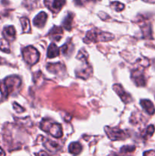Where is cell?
Instances as JSON below:
<instances>
[{"instance_id": "6da1fadb", "label": "cell", "mask_w": 155, "mask_h": 156, "mask_svg": "<svg viewBox=\"0 0 155 156\" xmlns=\"http://www.w3.org/2000/svg\"><path fill=\"white\" fill-rule=\"evenodd\" d=\"M21 80L16 76H9L0 82V91L3 97L7 98L12 92L18 89L21 86Z\"/></svg>"}, {"instance_id": "7a4b0ae2", "label": "cell", "mask_w": 155, "mask_h": 156, "mask_svg": "<svg viewBox=\"0 0 155 156\" xmlns=\"http://www.w3.org/2000/svg\"><path fill=\"white\" fill-rule=\"evenodd\" d=\"M88 53L86 52V50L82 49L79 51L78 54L77 56V59H78L79 60L82 61L84 62L83 65L81 66L79 69H78V71L76 72V76L78 78H81V79H88L90 77V76L92 73V68H91V65L88 63Z\"/></svg>"}, {"instance_id": "3957f363", "label": "cell", "mask_w": 155, "mask_h": 156, "mask_svg": "<svg viewBox=\"0 0 155 156\" xmlns=\"http://www.w3.org/2000/svg\"><path fill=\"white\" fill-rule=\"evenodd\" d=\"M113 38V35L109 33L100 31L99 30H91L87 32L84 41L87 44L91 42H106L112 41Z\"/></svg>"}, {"instance_id": "277c9868", "label": "cell", "mask_w": 155, "mask_h": 156, "mask_svg": "<svg viewBox=\"0 0 155 156\" xmlns=\"http://www.w3.org/2000/svg\"><path fill=\"white\" fill-rule=\"evenodd\" d=\"M40 128L45 132L49 133L55 138L59 139L62 136V128L59 123L49 121L44 119L40 123Z\"/></svg>"}, {"instance_id": "5b68a950", "label": "cell", "mask_w": 155, "mask_h": 156, "mask_svg": "<svg viewBox=\"0 0 155 156\" xmlns=\"http://www.w3.org/2000/svg\"><path fill=\"white\" fill-rule=\"evenodd\" d=\"M22 56L24 61L30 66L36 64L39 61L40 55L38 50L32 46L25 47L22 50Z\"/></svg>"}, {"instance_id": "8992f818", "label": "cell", "mask_w": 155, "mask_h": 156, "mask_svg": "<svg viewBox=\"0 0 155 156\" xmlns=\"http://www.w3.org/2000/svg\"><path fill=\"white\" fill-rule=\"evenodd\" d=\"M104 129L107 136L111 140H123L128 137L126 133L119 128L106 126Z\"/></svg>"}, {"instance_id": "52a82bcc", "label": "cell", "mask_w": 155, "mask_h": 156, "mask_svg": "<svg viewBox=\"0 0 155 156\" xmlns=\"http://www.w3.org/2000/svg\"><path fill=\"white\" fill-rule=\"evenodd\" d=\"M65 0H45L44 1L46 6L54 13L59 12L62 6L65 5Z\"/></svg>"}, {"instance_id": "ba28073f", "label": "cell", "mask_w": 155, "mask_h": 156, "mask_svg": "<svg viewBox=\"0 0 155 156\" xmlns=\"http://www.w3.org/2000/svg\"><path fill=\"white\" fill-rule=\"evenodd\" d=\"M113 90L115 91V92L118 94L120 97L121 100L122 101L125 103H129V101H132V98H131L130 94H128L124 89H123L122 86L121 85H113Z\"/></svg>"}, {"instance_id": "9c48e42d", "label": "cell", "mask_w": 155, "mask_h": 156, "mask_svg": "<svg viewBox=\"0 0 155 156\" xmlns=\"http://www.w3.org/2000/svg\"><path fill=\"white\" fill-rule=\"evenodd\" d=\"M132 78L135 85H138V86H144L146 85V80L144 73L140 71L139 69L134 70L132 72Z\"/></svg>"}, {"instance_id": "30bf717a", "label": "cell", "mask_w": 155, "mask_h": 156, "mask_svg": "<svg viewBox=\"0 0 155 156\" xmlns=\"http://www.w3.org/2000/svg\"><path fill=\"white\" fill-rule=\"evenodd\" d=\"M43 145L44 147L47 149L50 152H57L60 149V146H59V143H57L56 142L53 141V140H50V139H46L43 137Z\"/></svg>"}, {"instance_id": "8fae6325", "label": "cell", "mask_w": 155, "mask_h": 156, "mask_svg": "<svg viewBox=\"0 0 155 156\" xmlns=\"http://www.w3.org/2000/svg\"><path fill=\"white\" fill-rule=\"evenodd\" d=\"M47 20V15L46 12H41L33 19V25L37 27H43L45 25Z\"/></svg>"}, {"instance_id": "7c38bea8", "label": "cell", "mask_w": 155, "mask_h": 156, "mask_svg": "<svg viewBox=\"0 0 155 156\" xmlns=\"http://www.w3.org/2000/svg\"><path fill=\"white\" fill-rule=\"evenodd\" d=\"M4 37L6 41H12L15 39V36H16V31L13 26H8L5 27L3 30L2 32Z\"/></svg>"}, {"instance_id": "4fadbf2b", "label": "cell", "mask_w": 155, "mask_h": 156, "mask_svg": "<svg viewBox=\"0 0 155 156\" xmlns=\"http://www.w3.org/2000/svg\"><path fill=\"white\" fill-rule=\"evenodd\" d=\"M141 105L143 108H144V111L150 115H153L155 113V108L153 106V103H152L149 100H141Z\"/></svg>"}, {"instance_id": "5bb4252c", "label": "cell", "mask_w": 155, "mask_h": 156, "mask_svg": "<svg viewBox=\"0 0 155 156\" xmlns=\"http://www.w3.org/2000/svg\"><path fill=\"white\" fill-rule=\"evenodd\" d=\"M62 28L61 27H58V26H54L51 30L49 32L48 35L51 37L53 38V40L56 41H59L62 37Z\"/></svg>"}, {"instance_id": "9a60e30c", "label": "cell", "mask_w": 155, "mask_h": 156, "mask_svg": "<svg viewBox=\"0 0 155 156\" xmlns=\"http://www.w3.org/2000/svg\"><path fill=\"white\" fill-rule=\"evenodd\" d=\"M59 55V47L56 46V44H51L49 46L48 49H47V56L48 58H54L56 57Z\"/></svg>"}, {"instance_id": "2e32d148", "label": "cell", "mask_w": 155, "mask_h": 156, "mask_svg": "<svg viewBox=\"0 0 155 156\" xmlns=\"http://www.w3.org/2000/svg\"><path fill=\"white\" fill-rule=\"evenodd\" d=\"M46 69L50 73L57 74L59 72H62V70L64 69V66H62L59 62H58V63H50L47 65Z\"/></svg>"}, {"instance_id": "e0dca14e", "label": "cell", "mask_w": 155, "mask_h": 156, "mask_svg": "<svg viewBox=\"0 0 155 156\" xmlns=\"http://www.w3.org/2000/svg\"><path fill=\"white\" fill-rule=\"evenodd\" d=\"M68 151L72 155H76L80 153L82 151V146L79 143L74 142V143H71L69 145V146H68Z\"/></svg>"}, {"instance_id": "ac0fdd59", "label": "cell", "mask_w": 155, "mask_h": 156, "mask_svg": "<svg viewBox=\"0 0 155 156\" xmlns=\"http://www.w3.org/2000/svg\"><path fill=\"white\" fill-rule=\"evenodd\" d=\"M72 19L73 16L71 14H68L66 17L64 19L63 22H62V25H63L64 28H65L66 30H70L71 28V23H72Z\"/></svg>"}, {"instance_id": "d6986e66", "label": "cell", "mask_w": 155, "mask_h": 156, "mask_svg": "<svg viewBox=\"0 0 155 156\" xmlns=\"http://www.w3.org/2000/svg\"><path fill=\"white\" fill-rule=\"evenodd\" d=\"M21 23L22 25V30L24 33H28L30 30V21L27 18H21Z\"/></svg>"}, {"instance_id": "ffe728a7", "label": "cell", "mask_w": 155, "mask_h": 156, "mask_svg": "<svg viewBox=\"0 0 155 156\" xmlns=\"http://www.w3.org/2000/svg\"><path fill=\"white\" fill-rule=\"evenodd\" d=\"M0 50L5 53H10V47H9V44L8 41L5 39L0 40Z\"/></svg>"}, {"instance_id": "44dd1931", "label": "cell", "mask_w": 155, "mask_h": 156, "mask_svg": "<svg viewBox=\"0 0 155 156\" xmlns=\"http://www.w3.org/2000/svg\"><path fill=\"white\" fill-rule=\"evenodd\" d=\"M111 8L113 9L115 12H120V11L123 10L125 8V5L122 4V3H120L119 2H112L110 5Z\"/></svg>"}, {"instance_id": "7402d4cb", "label": "cell", "mask_w": 155, "mask_h": 156, "mask_svg": "<svg viewBox=\"0 0 155 156\" xmlns=\"http://www.w3.org/2000/svg\"><path fill=\"white\" fill-rule=\"evenodd\" d=\"M154 126H153V125H150V126H149L147 128V129H146V132H145V137H148V136H152L153 134V133H154Z\"/></svg>"}, {"instance_id": "603a6c76", "label": "cell", "mask_w": 155, "mask_h": 156, "mask_svg": "<svg viewBox=\"0 0 155 156\" xmlns=\"http://www.w3.org/2000/svg\"><path fill=\"white\" fill-rule=\"evenodd\" d=\"M135 148L134 146H123L122 148L121 149V152L122 153H126V152H131L132 151L135 150Z\"/></svg>"}, {"instance_id": "cb8c5ba5", "label": "cell", "mask_w": 155, "mask_h": 156, "mask_svg": "<svg viewBox=\"0 0 155 156\" xmlns=\"http://www.w3.org/2000/svg\"><path fill=\"white\" fill-rule=\"evenodd\" d=\"M13 108L14 109H15V111H17V113H21L24 111V108H23L22 107L20 106V105L17 103L13 104Z\"/></svg>"}, {"instance_id": "d4e9b609", "label": "cell", "mask_w": 155, "mask_h": 156, "mask_svg": "<svg viewBox=\"0 0 155 156\" xmlns=\"http://www.w3.org/2000/svg\"><path fill=\"white\" fill-rule=\"evenodd\" d=\"M143 156H155V151L154 150L147 151V152H144Z\"/></svg>"}, {"instance_id": "484cf974", "label": "cell", "mask_w": 155, "mask_h": 156, "mask_svg": "<svg viewBox=\"0 0 155 156\" xmlns=\"http://www.w3.org/2000/svg\"><path fill=\"white\" fill-rule=\"evenodd\" d=\"M36 156H50V155H49L48 153H46V152H44V151H41V152H40L39 153H36Z\"/></svg>"}, {"instance_id": "4316f807", "label": "cell", "mask_w": 155, "mask_h": 156, "mask_svg": "<svg viewBox=\"0 0 155 156\" xmlns=\"http://www.w3.org/2000/svg\"><path fill=\"white\" fill-rule=\"evenodd\" d=\"M0 156H5V153L4 150L0 147Z\"/></svg>"}, {"instance_id": "83f0119b", "label": "cell", "mask_w": 155, "mask_h": 156, "mask_svg": "<svg viewBox=\"0 0 155 156\" xmlns=\"http://www.w3.org/2000/svg\"><path fill=\"white\" fill-rule=\"evenodd\" d=\"M144 2H150V3H155V0H143Z\"/></svg>"}, {"instance_id": "f1b7e54d", "label": "cell", "mask_w": 155, "mask_h": 156, "mask_svg": "<svg viewBox=\"0 0 155 156\" xmlns=\"http://www.w3.org/2000/svg\"><path fill=\"white\" fill-rule=\"evenodd\" d=\"M109 156H120V155H119L118 154L114 153V154H112V155H109Z\"/></svg>"}, {"instance_id": "f546056e", "label": "cell", "mask_w": 155, "mask_h": 156, "mask_svg": "<svg viewBox=\"0 0 155 156\" xmlns=\"http://www.w3.org/2000/svg\"><path fill=\"white\" fill-rule=\"evenodd\" d=\"M93 1H96V0H93Z\"/></svg>"}]
</instances>
